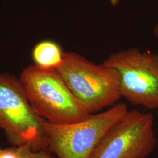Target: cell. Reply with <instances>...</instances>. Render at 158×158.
<instances>
[{
	"mask_svg": "<svg viewBox=\"0 0 158 158\" xmlns=\"http://www.w3.org/2000/svg\"><path fill=\"white\" fill-rule=\"evenodd\" d=\"M121 1L122 0H108L111 6H114V7L118 6L119 3L121 2Z\"/></svg>",
	"mask_w": 158,
	"mask_h": 158,
	"instance_id": "obj_9",
	"label": "cell"
},
{
	"mask_svg": "<svg viewBox=\"0 0 158 158\" xmlns=\"http://www.w3.org/2000/svg\"><path fill=\"white\" fill-rule=\"evenodd\" d=\"M64 53L57 42L45 40L35 46L32 58L35 65L41 68L57 69L63 63Z\"/></svg>",
	"mask_w": 158,
	"mask_h": 158,
	"instance_id": "obj_7",
	"label": "cell"
},
{
	"mask_svg": "<svg viewBox=\"0 0 158 158\" xmlns=\"http://www.w3.org/2000/svg\"><path fill=\"white\" fill-rule=\"evenodd\" d=\"M128 111L127 105L120 102L74 123L53 124L45 121L47 149L57 158H90L108 131Z\"/></svg>",
	"mask_w": 158,
	"mask_h": 158,
	"instance_id": "obj_3",
	"label": "cell"
},
{
	"mask_svg": "<svg viewBox=\"0 0 158 158\" xmlns=\"http://www.w3.org/2000/svg\"><path fill=\"white\" fill-rule=\"evenodd\" d=\"M0 158H57L48 150H35L31 147L14 146L10 148L0 147Z\"/></svg>",
	"mask_w": 158,
	"mask_h": 158,
	"instance_id": "obj_8",
	"label": "cell"
},
{
	"mask_svg": "<svg viewBox=\"0 0 158 158\" xmlns=\"http://www.w3.org/2000/svg\"><path fill=\"white\" fill-rule=\"evenodd\" d=\"M20 81L34 111L50 123L72 124L91 115L57 69L29 66L23 70Z\"/></svg>",
	"mask_w": 158,
	"mask_h": 158,
	"instance_id": "obj_1",
	"label": "cell"
},
{
	"mask_svg": "<svg viewBox=\"0 0 158 158\" xmlns=\"http://www.w3.org/2000/svg\"><path fill=\"white\" fill-rule=\"evenodd\" d=\"M45 121L34 111L21 81L0 74V129L12 144L48 150Z\"/></svg>",
	"mask_w": 158,
	"mask_h": 158,
	"instance_id": "obj_4",
	"label": "cell"
},
{
	"mask_svg": "<svg viewBox=\"0 0 158 158\" xmlns=\"http://www.w3.org/2000/svg\"><path fill=\"white\" fill-rule=\"evenodd\" d=\"M153 33L155 34V37L158 40V23L155 25L153 28Z\"/></svg>",
	"mask_w": 158,
	"mask_h": 158,
	"instance_id": "obj_10",
	"label": "cell"
},
{
	"mask_svg": "<svg viewBox=\"0 0 158 158\" xmlns=\"http://www.w3.org/2000/svg\"><path fill=\"white\" fill-rule=\"evenodd\" d=\"M115 69L121 97L149 110L158 108V55L138 48L118 51L102 63Z\"/></svg>",
	"mask_w": 158,
	"mask_h": 158,
	"instance_id": "obj_5",
	"label": "cell"
},
{
	"mask_svg": "<svg viewBox=\"0 0 158 158\" xmlns=\"http://www.w3.org/2000/svg\"><path fill=\"white\" fill-rule=\"evenodd\" d=\"M69 89L90 114L113 106L121 97L117 71L78 53H64L57 69Z\"/></svg>",
	"mask_w": 158,
	"mask_h": 158,
	"instance_id": "obj_2",
	"label": "cell"
},
{
	"mask_svg": "<svg viewBox=\"0 0 158 158\" xmlns=\"http://www.w3.org/2000/svg\"><path fill=\"white\" fill-rule=\"evenodd\" d=\"M153 116L128 111L108 131L90 158H147L155 148Z\"/></svg>",
	"mask_w": 158,
	"mask_h": 158,
	"instance_id": "obj_6",
	"label": "cell"
}]
</instances>
